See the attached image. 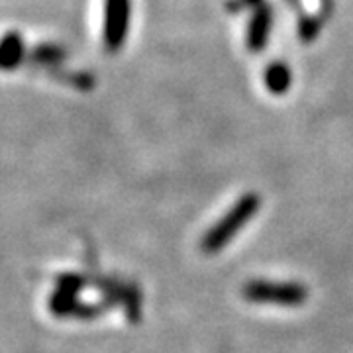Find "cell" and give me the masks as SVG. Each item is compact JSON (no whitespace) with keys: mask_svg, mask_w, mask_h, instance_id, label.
Listing matches in <instances>:
<instances>
[{"mask_svg":"<svg viewBox=\"0 0 353 353\" xmlns=\"http://www.w3.org/2000/svg\"><path fill=\"white\" fill-rule=\"evenodd\" d=\"M26 55V46L18 32H8L0 38V71L18 69Z\"/></svg>","mask_w":353,"mask_h":353,"instance_id":"4","label":"cell"},{"mask_svg":"<svg viewBox=\"0 0 353 353\" xmlns=\"http://www.w3.org/2000/svg\"><path fill=\"white\" fill-rule=\"evenodd\" d=\"M36 63L43 65H53L59 63L65 59V51L59 48V46H53V43H43V46H38L32 50V55H30Z\"/></svg>","mask_w":353,"mask_h":353,"instance_id":"7","label":"cell"},{"mask_svg":"<svg viewBox=\"0 0 353 353\" xmlns=\"http://www.w3.org/2000/svg\"><path fill=\"white\" fill-rule=\"evenodd\" d=\"M243 296L252 303L299 306L308 299V290L299 283H273L252 281L243 287Z\"/></svg>","mask_w":353,"mask_h":353,"instance_id":"2","label":"cell"},{"mask_svg":"<svg viewBox=\"0 0 353 353\" xmlns=\"http://www.w3.org/2000/svg\"><path fill=\"white\" fill-rule=\"evenodd\" d=\"M130 28V0H106L104 4V46L108 51H118Z\"/></svg>","mask_w":353,"mask_h":353,"instance_id":"3","label":"cell"},{"mask_svg":"<svg viewBox=\"0 0 353 353\" xmlns=\"http://www.w3.org/2000/svg\"><path fill=\"white\" fill-rule=\"evenodd\" d=\"M292 83V73L285 63H271L265 71V85L273 94H285Z\"/></svg>","mask_w":353,"mask_h":353,"instance_id":"6","label":"cell"},{"mask_svg":"<svg viewBox=\"0 0 353 353\" xmlns=\"http://www.w3.org/2000/svg\"><path fill=\"white\" fill-rule=\"evenodd\" d=\"M261 206V199L255 192L243 194L240 201L236 202L226 216H222L212 230L206 232V236L202 238V252L204 253H218L224 250L230 240L240 232L252 220L255 212Z\"/></svg>","mask_w":353,"mask_h":353,"instance_id":"1","label":"cell"},{"mask_svg":"<svg viewBox=\"0 0 353 353\" xmlns=\"http://www.w3.org/2000/svg\"><path fill=\"white\" fill-rule=\"evenodd\" d=\"M271 20H273L271 8L261 4V6L257 8L255 16H253L250 30H248V46H250L253 51H259L265 48L267 38H269V32H271Z\"/></svg>","mask_w":353,"mask_h":353,"instance_id":"5","label":"cell"},{"mask_svg":"<svg viewBox=\"0 0 353 353\" xmlns=\"http://www.w3.org/2000/svg\"><path fill=\"white\" fill-rule=\"evenodd\" d=\"M248 2H250V4H257L259 0H248Z\"/></svg>","mask_w":353,"mask_h":353,"instance_id":"8","label":"cell"}]
</instances>
